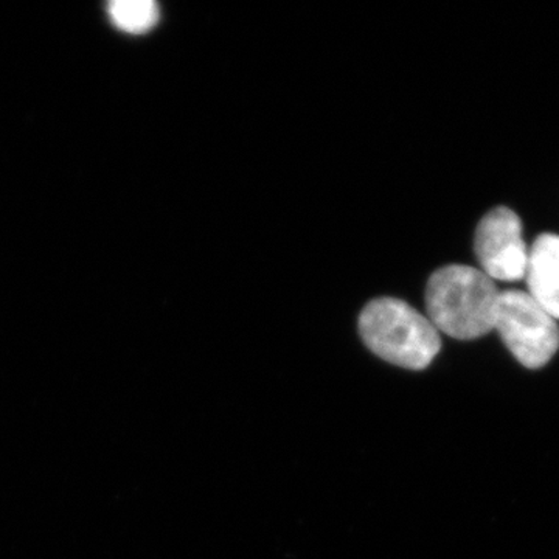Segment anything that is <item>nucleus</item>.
Wrapping results in <instances>:
<instances>
[{
	"label": "nucleus",
	"mask_w": 559,
	"mask_h": 559,
	"mask_svg": "<svg viewBox=\"0 0 559 559\" xmlns=\"http://www.w3.org/2000/svg\"><path fill=\"white\" fill-rule=\"evenodd\" d=\"M109 16L117 28L142 35L159 22V5L153 0H114L109 3Z\"/></svg>",
	"instance_id": "nucleus-6"
},
{
	"label": "nucleus",
	"mask_w": 559,
	"mask_h": 559,
	"mask_svg": "<svg viewBox=\"0 0 559 559\" xmlns=\"http://www.w3.org/2000/svg\"><path fill=\"white\" fill-rule=\"evenodd\" d=\"M480 271L492 282H518L527 270L528 249L520 216L513 210L496 207L480 219L474 240Z\"/></svg>",
	"instance_id": "nucleus-4"
},
{
	"label": "nucleus",
	"mask_w": 559,
	"mask_h": 559,
	"mask_svg": "<svg viewBox=\"0 0 559 559\" xmlns=\"http://www.w3.org/2000/svg\"><path fill=\"white\" fill-rule=\"evenodd\" d=\"M495 330L525 369H543L558 353V320L522 290L500 293Z\"/></svg>",
	"instance_id": "nucleus-3"
},
{
	"label": "nucleus",
	"mask_w": 559,
	"mask_h": 559,
	"mask_svg": "<svg viewBox=\"0 0 559 559\" xmlns=\"http://www.w3.org/2000/svg\"><path fill=\"white\" fill-rule=\"evenodd\" d=\"M359 333L378 358L401 369H428L441 348L440 333L428 316L392 297L371 300L364 308Z\"/></svg>",
	"instance_id": "nucleus-2"
},
{
	"label": "nucleus",
	"mask_w": 559,
	"mask_h": 559,
	"mask_svg": "<svg viewBox=\"0 0 559 559\" xmlns=\"http://www.w3.org/2000/svg\"><path fill=\"white\" fill-rule=\"evenodd\" d=\"M527 294L559 322V237L540 235L528 249Z\"/></svg>",
	"instance_id": "nucleus-5"
},
{
	"label": "nucleus",
	"mask_w": 559,
	"mask_h": 559,
	"mask_svg": "<svg viewBox=\"0 0 559 559\" xmlns=\"http://www.w3.org/2000/svg\"><path fill=\"white\" fill-rule=\"evenodd\" d=\"M499 296L496 283L477 267L450 264L430 275L426 316L440 334L479 340L495 330Z\"/></svg>",
	"instance_id": "nucleus-1"
}]
</instances>
